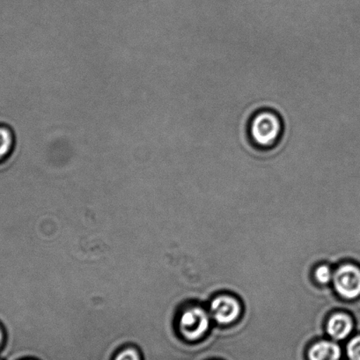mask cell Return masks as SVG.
<instances>
[{"instance_id": "1", "label": "cell", "mask_w": 360, "mask_h": 360, "mask_svg": "<svg viewBox=\"0 0 360 360\" xmlns=\"http://www.w3.org/2000/svg\"><path fill=\"white\" fill-rule=\"evenodd\" d=\"M248 134L255 148L262 150L274 148L282 138L283 122L274 111H257L250 119Z\"/></svg>"}, {"instance_id": "2", "label": "cell", "mask_w": 360, "mask_h": 360, "mask_svg": "<svg viewBox=\"0 0 360 360\" xmlns=\"http://www.w3.org/2000/svg\"><path fill=\"white\" fill-rule=\"evenodd\" d=\"M210 320L207 313L200 307L185 310L178 321L181 335L188 340H197L208 330Z\"/></svg>"}, {"instance_id": "3", "label": "cell", "mask_w": 360, "mask_h": 360, "mask_svg": "<svg viewBox=\"0 0 360 360\" xmlns=\"http://www.w3.org/2000/svg\"><path fill=\"white\" fill-rule=\"evenodd\" d=\"M334 285L342 298L353 300L360 296V269L345 264L334 275Z\"/></svg>"}, {"instance_id": "4", "label": "cell", "mask_w": 360, "mask_h": 360, "mask_svg": "<svg viewBox=\"0 0 360 360\" xmlns=\"http://www.w3.org/2000/svg\"><path fill=\"white\" fill-rule=\"evenodd\" d=\"M211 309L214 319L221 324H229L240 313L239 302L229 296H220L212 300Z\"/></svg>"}, {"instance_id": "5", "label": "cell", "mask_w": 360, "mask_h": 360, "mask_svg": "<svg viewBox=\"0 0 360 360\" xmlns=\"http://www.w3.org/2000/svg\"><path fill=\"white\" fill-rule=\"evenodd\" d=\"M353 328L352 318L347 314H334L328 321V333L337 340H342L351 333Z\"/></svg>"}, {"instance_id": "6", "label": "cell", "mask_w": 360, "mask_h": 360, "mask_svg": "<svg viewBox=\"0 0 360 360\" xmlns=\"http://www.w3.org/2000/svg\"><path fill=\"white\" fill-rule=\"evenodd\" d=\"M340 349L334 342L321 341L314 345L309 352L310 360H338Z\"/></svg>"}, {"instance_id": "7", "label": "cell", "mask_w": 360, "mask_h": 360, "mask_svg": "<svg viewBox=\"0 0 360 360\" xmlns=\"http://www.w3.org/2000/svg\"><path fill=\"white\" fill-rule=\"evenodd\" d=\"M15 141V136L9 128L0 127V162L11 155Z\"/></svg>"}, {"instance_id": "8", "label": "cell", "mask_w": 360, "mask_h": 360, "mask_svg": "<svg viewBox=\"0 0 360 360\" xmlns=\"http://www.w3.org/2000/svg\"><path fill=\"white\" fill-rule=\"evenodd\" d=\"M347 353L349 359L360 360V335L352 339L347 345Z\"/></svg>"}, {"instance_id": "9", "label": "cell", "mask_w": 360, "mask_h": 360, "mask_svg": "<svg viewBox=\"0 0 360 360\" xmlns=\"http://www.w3.org/2000/svg\"><path fill=\"white\" fill-rule=\"evenodd\" d=\"M316 281L321 283V284H328L332 278V272L330 267L323 265V266L318 268L316 271Z\"/></svg>"}, {"instance_id": "10", "label": "cell", "mask_w": 360, "mask_h": 360, "mask_svg": "<svg viewBox=\"0 0 360 360\" xmlns=\"http://www.w3.org/2000/svg\"><path fill=\"white\" fill-rule=\"evenodd\" d=\"M115 360H141L137 352L134 349H128L118 354Z\"/></svg>"}, {"instance_id": "11", "label": "cell", "mask_w": 360, "mask_h": 360, "mask_svg": "<svg viewBox=\"0 0 360 360\" xmlns=\"http://www.w3.org/2000/svg\"><path fill=\"white\" fill-rule=\"evenodd\" d=\"M6 330L4 327L2 326V324L0 323V351L4 347L5 342H6Z\"/></svg>"}, {"instance_id": "12", "label": "cell", "mask_w": 360, "mask_h": 360, "mask_svg": "<svg viewBox=\"0 0 360 360\" xmlns=\"http://www.w3.org/2000/svg\"><path fill=\"white\" fill-rule=\"evenodd\" d=\"M0 360H3V359H0Z\"/></svg>"}]
</instances>
